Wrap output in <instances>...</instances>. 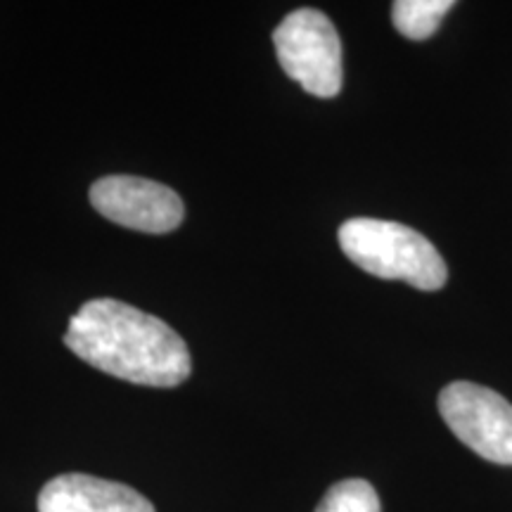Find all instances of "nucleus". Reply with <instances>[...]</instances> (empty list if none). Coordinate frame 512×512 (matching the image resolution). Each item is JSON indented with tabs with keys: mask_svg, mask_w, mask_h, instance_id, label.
Returning a JSON list of instances; mask_svg holds the SVG:
<instances>
[{
	"mask_svg": "<svg viewBox=\"0 0 512 512\" xmlns=\"http://www.w3.org/2000/svg\"><path fill=\"white\" fill-rule=\"evenodd\" d=\"M64 344L88 366L143 387H178L192 370L188 344L171 325L117 299L83 304Z\"/></svg>",
	"mask_w": 512,
	"mask_h": 512,
	"instance_id": "nucleus-1",
	"label": "nucleus"
},
{
	"mask_svg": "<svg viewBox=\"0 0 512 512\" xmlns=\"http://www.w3.org/2000/svg\"><path fill=\"white\" fill-rule=\"evenodd\" d=\"M337 238L342 252L375 278L403 280L422 292H437L446 285L448 268L437 247L403 223L349 219Z\"/></svg>",
	"mask_w": 512,
	"mask_h": 512,
	"instance_id": "nucleus-2",
	"label": "nucleus"
},
{
	"mask_svg": "<svg viewBox=\"0 0 512 512\" xmlns=\"http://www.w3.org/2000/svg\"><path fill=\"white\" fill-rule=\"evenodd\" d=\"M273 43L280 67L306 93L335 98L342 91V41L328 15L313 8L290 12L273 31Z\"/></svg>",
	"mask_w": 512,
	"mask_h": 512,
	"instance_id": "nucleus-3",
	"label": "nucleus"
},
{
	"mask_svg": "<svg viewBox=\"0 0 512 512\" xmlns=\"http://www.w3.org/2000/svg\"><path fill=\"white\" fill-rule=\"evenodd\" d=\"M439 413L467 448L496 465H512V406L482 384L453 382L441 389Z\"/></svg>",
	"mask_w": 512,
	"mask_h": 512,
	"instance_id": "nucleus-4",
	"label": "nucleus"
},
{
	"mask_svg": "<svg viewBox=\"0 0 512 512\" xmlns=\"http://www.w3.org/2000/svg\"><path fill=\"white\" fill-rule=\"evenodd\" d=\"M91 204L107 221L150 235L171 233L185 216L176 190L138 176L100 178L91 188Z\"/></svg>",
	"mask_w": 512,
	"mask_h": 512,
	"instance_id": "nucleus-5",
	"label": "nucleus"
},
{
	"mask_svg": "<svg viewBox=\"0 0 512 512\" xmlns=\"http://www.w3.org/2000/svg\"><path fill=\"white\" fill-rule=\"evenodd\" d=\"M38 512H155V508L131 486L72 472L43 486Z\"/></svg>",
	"mask_w": 512,
	"mask_h": 512,
	"instance_id": "nucleus-6",
	"label": "nucleus"
},
{
	"mask_svg": "<svg viewBox=\"0 0 512 512\" xmlns=\"http://www.w3.org/2000/svg\"><path fill=\"white\" fill-rule=\"evenodd\" d=\"M453 5V0H396L392 5V22L401 36L425 41L437 34L441 19Z\"/></svg>",
	"mask_w": 512,
	"mask_h": 512,
	"instance_id": "nucleus-7",
	"label": "nucleus"
},
{
	"mask_svg": "<svg viewBox=\"0 0 512 512\" xmlns=\"http://www.w3.org/2000/svg\"><path fill=\"white\" fill-rule=\"evenodd\" d=\"M316 512H382L380 498L366 479H344L332 484Z\"/></svg>",
	"mask_w": 512,
	"mask_h": 512,
	"instance_id": "nucleus-8",
	"label": "nucleus"
}]
</instances>
